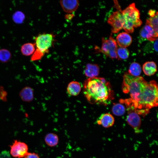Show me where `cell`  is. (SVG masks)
Instances as JSON below:
<instances>
[{"label": "cell", "mask_w": 158, "mask_h": 158, "mask_svg": "<svg viewBox=\"0 0 158 158\" xmlns=\"http://www.w3.org/2000/svg\"><path fill=\"white\" fill-rule=\"evenodd\" d=\"M122 89L131 97L124 101L126 106L139 115L144 116L150 109L158 105V86L154 80L148 82L141 76L126 73L123 76Z\"/></svg>", "instance_id": "obj_1"}, {"label": "cell", "mask_w": 158, "mask_h": 158, "mask_svg": "<svg viewBox=\"0 0 158 158\" xmlns=\"http://www.w3.org/2000/svg\"><path fill=\"white\" fill-rule=\"evenodd\" d=\"M83 92L90 104H107L111 97L109 83L103 78H89L84 82Z\"/></svg>", "instance_id": "obj_2"}, {"label": "cell", "mask_w": 158, "mask_h": 158, "mask_svg": "<svg viewBox=\"0 0 158 158\" xmlns=\"http://www.w3.org/2000/svg\"><path fill=\"white\" fill-rule=\"evenodd\" d=\"M55 35L51 33H44L35 38L36 50L43 55L49 52V49L53 45Z\"/></svg>", "instance_id": "obj_3"}, {"label": "cell", "mask_w": 158, "mask_h": 158, "mask_svg": "<svg viewBox=\"0 0 158 158\" xmlns=\"http://www.w3.org/2000/svg\"><path fill=\"white\" fill-rule=\"evenodd\" d=\"M124 21L132 23L134 28L141 25L142 23L140 19V14L139 10L136 7L135 4H130L125 9L122 11Z\"/></svg>", "instance_id": "obj_4"}, {"label": "cell", "mask_w": 158, "mask_h": 158, "mask_svg": "<svg viewBox=\"0 0 158 158\" xmlns=\"http://www.w3.org/2000/svg\"><path fill=\"white\" fill-rule=\"evenodd\" d=\"M117 43L111 34L109 38H102V45L101 48H97V51L101 52L112 59H118L117 54Z\"/></svg>", "instance_id": "obj_5"}, {"label": "cell", "mask_w": 158, "mask_h": 158, "mask_svg": "<svg viewBox=\"0 0 158 158\" xmlns=\"http://www.w3.org/2000/svg\"><path fill=\"white\" fill-rule=\"evenodd\" d=\"M121 10L113 12L107 20L108 23L112 27V33H117L123 29L124 20Z\"/></svg>", "instance_id": "obj_6"}, {"label": "cell", "mask_w": 158, "mask_h": 158, "mask_svg": "<svg viewBox=\"0 0 158 158\" xmlns=\"http://www.w3.org/2000/svg\"><path fill=\"white\" fill-rule=\"evenodd\" d=\"M11 147L10 154L17 158H23L28 153V147L25 143L15 140Z\"/></svg>", "instance_id": "obj_7"}, {"label": "cell", "mask_w": 158, "mask_h": 158, "mask_svg": "<svg viewBox=\"0 0 158 158\" xmlns=\"http://www.w3.org/2000/svg\"><path fill=\"white\" fill-rule=\"evenodd\" d=\"M126 118L128 123L133 129L135 133L140 132L141 120L139 115L133 110L129 111Z\"/></svg>", "instance_id": "obj_8"}, {"label": "cell", "mask_w": 158, "mask_h": 158, "mask_svg": "<svg viewBox=\"0 0 158 158\" xmlns=\"http://www.w3.org/2000/svg\"><path fill=\"white\" fill-rule=\"evenodd\" d=\"M140 34L142 38L151 42H154L158 38V34L150 25L147 24H145L141 29Z\"/></svg>", "instance_id": "obj_9"}, {"label": "cell", "mask_w": 158, "mask_h": 158, "mask_svg": "<svg viewBox=\"0 0 158 158\" xmlns=\"http://www.w3.org/2000/svg\"><path fill=\"white\" fill-rule=\"evenodd\" d=\"M60 3L63 10L68 13L75 11L79 4V1L77 0H61Z\"/></svg>", "instance_id": "obj_10"}, {"label": "cell", "mask_w": 158, "mask_h": 158, "mask_svg": "<svg viewBox=\"0 0 158 158\" xmlns=\"http://www.w3.org/2000/svg\"><path fill=\"white\" fill-rule=\"evenodd\" d=\"M131 36L125 32L119 33L116 37V41L118 45L121 47L126 48L130 46L132 42Z\"/></svg>", "instance_id": "obj_11"}, {"label": "cell", "mask_w": 158, "mask_h": 158, "mask_svg": "<svg viewBox=\"0 0 158 158\" xmlns=\"http://www.w3.org/2000/svg\"><path fill=\"white\" fill-rule=\"evenodd\" d=\"M114 118L109 113L102 114L97 121L98 124L101 125L105 128L111 127L114 125Z\"/></svg>", "instance_id": "obj_12"}, {"label": "cell", "mask_w": 158, "mask_h": 158, "mask_svg": "<svg viewBox=\"0 0 158 158\" xmlns=\"http://www.w3.org/2000/svg\"><path fill=\"white\" fill-rule=\"evenodd\" d=\"M99 72V68L98 66L92 63L87 64L84 70L85 74L89 78L96 77L98 75Z\"/></svg>", "instance_id": "obj_13"}, {"label": "cell", "mask_w": 158, "mask_h": 158, "mask_svg": "<svg viewBox=\"0 0 158 158\" xmlns=\"http://www.w3.org/2000/svg\"><path fill=\"white\" fill-rule=\"evenodd\" d=\"M19 96L23 101L25 102H30L34 98L33 90L30 87H25L20 91Z\"/></svg>", "instance_id": "obj_14"}, {"label": "cell", "mask_w": 158, "mask_h": 158, "mask_svg": "<svg viewBox=\"0 0 158 158\" xmlns=\"http://www.w3.org/2000/svg\"><path fill=\"white\" fill-rule=\"evenodd\" d=\"M142 70L144 73L146 75H153L157 71L156 64L153 61L146 62L143 65Z\"/></svg>", "instance_id": "obj_15"}, {"label": "cell", "mask_w": 158, "mask_h": 158, "mask_svg": "<svg viewBox=\"0 0 158 158\" xmlns=\"http://www.w3.org/2000/svg\"><path fill=\"white\" fill-rule=\"evenodd\" d=\"M81 88V85L79 82L73 81L68 84L67 87V91L70 95L76 96L79 94Z\"/></svg>", "instance_id": "obj_16"}, {"label": "cell", "mask_w": 158, "mask_h": 158, "mask_svg": "<svg viewBox=\"0 0 158 158\" xmlns=\"http://www.w3.org/2000/svg\"><path fill=\"white\" fill-rule=\"evenodd\" d=\"M35 44L27 43L23 45L21 48V52L25 56H29L33 54L35 50Z\"/></svg>", "instance_id": "obj_17"}, {"label": "cell", "mask_w": 158, "mask_h": 158, "mask_svg": "<svg viewBox=\"0 0 158 158\" xmlns=\"http://www.w3.org/2000/svg\"><path fill=\"white\" fill-rule=\"evenodd\" d=\"M44 140L46 144L51 147L56 146L59 142L58 136L56 134L50 133L46 135L44 138Z\"/></svg>", "instance_id": "obj_18"}, {"label": "cell", "mask_w": 158, "mask_h": 158, "mask_svg": "<svg viewBox=\"0 0 158 158\" xmlns=\"http://www.w3.org/2000/svg\"><path fill=\"white\" fill-rule=\"evenodd\" d=\"M141 71V68L140 64L138 63L133 62L130 64L128 73L132 76L138 77L139 76Z\"/></svg>", "instance_id": "obj_19"}, {"label": "cell", "mask_w": 158, "mask_h": 158, "mask_svg": "<svg viewBox=\"0 0 158 158\" xmlns=\"http://www.w3.org/2000/svg\"><path fill=\"white\" fill-rule=\"evenodd\" d=\"M158 12H157L155 14L152 16L150 17L146 20L145 24L150 25L154 30L156 33L158 34Z\"/></svg>", "instance_id": "obj_20"}, {"label": "cell", "mask_w": 158, "mask_h": 158, "mask_svg": "<svg viewBox=\"0 0 158 158\" xmlns=\"http://www.w3.org/2000/svg\"><path fill=\"white\" fill-rule=\"evenodd\" d=\"M112 111L114 115L120 116L123 115L125 112L124 106L121 103H116L113 105Z\"/></svg>", "instance_id": "obj_21"}, {"label": "cell", "mask_w": 158, "mask_h": 158, "mask_svg": "<svg viewBox=\"0 0 158 158\" xmlns=\"http://www.w3.org/2000/svg\"><path fill=\"white\" fill-rule=\"evenodd\" d=\"M11 55L8 49H2L0 50V61L4 63L8 62L11 59Z\"/></svg>", "instance_id": "obj_22"}, {"label": "cell", "mask_w": 158, "mask_h": 158, "mask_svg": "<svg viewBox=\"0 0 158 158\" xmlns=\"http://www.w3.org/2000/svg\"><path fill=\"white\" fill-rule=\"evenodd\" d=\"M117 54L118 59H126L128 58L130 54L128 50L125 47H119L117 49Z\"/></svg>", "instance_id": "obj_23"}, {"label": "cell", "mask_w": 158, "mask_h": 158, "mask_svg": "<svg viewBox=\"0 0 158 158\" xmlns=\"http://www.w3.org/2000/svg\"><path fill=\"white\" fill-rule=\"evenodd\" d=\"M24 14L21 12H16L13 16V19L15 22L20 23L22 22L24 19Z\"/></svg>", "instance_id": "obj_24"}, {"label": "cell", "mask_w": 158, "mask_h": 158, "mask_svg": "<svg viewBox=\"0 0 158 158\" xmlns=\"http://www.w3.org/2000/svg\"><path fill=\"white\" fill-rule=\"evenodd\" d=\"M0 158H11L9 153L6 150L3 151L0 153Z\"/></svg>", "instance_id": "obj_25"}, {"label": "cell", "mask_w": 158, "mask_h": 158, "mask_svg": "<svg viewBox=\"0 0 158 158\" xmlns=\"http://www.w3.org/2000/svg\"><path fill=\"white\" fill-rule=\"evenodd\" d=\"M24 158H40L38 154L35 153H30L24 157Z\"/></svg>", "instance_id": "obj_26"}, {"label": "cell", "mask_w": 158, "mask_h": 158, "mask_svg": "<svg viewBox=\"0 0 158 158\" xmlns=\"http://www.w3.org/2000/svg\"><path fill=\"white\" fill-rule=\"evenodd\" d=\"M154 41L153 47L155 51L157 52L158 51V38Z\"/></svg>", "instance_id": "obj_27"}, {"label": "cell", "mask_w": 158, "mask_h": 158, "mask_svg": "<svg viewBox=\"0 0 158 158\" xmlns=\"http://www.w3.org/2000/svg\"><path fill=\"white\" fill-rule=\"evenodd\" d=\"M157 11L154 10H150L148 12L149 15L150 17L153 16L155 14Z\"/></svg>", "instance_id": "obj_28"}]
</instances>
